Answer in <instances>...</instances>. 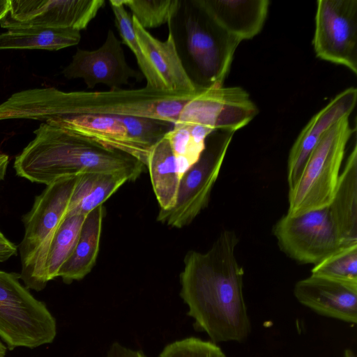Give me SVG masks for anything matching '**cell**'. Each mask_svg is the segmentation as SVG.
I'll list each match as a JSON object with an SVG mask.
<instances>
[{
  "instance_id": "6da1fadb",
  "label": "cell",
  "mask_w": 357,
  "mask_h": 357,
  "mask_svg": "<svg viewBox=\"0 0 357 357\" xmlns=\"http://www.w3.org/2000/svg\"><path fill=\"white\" fill-rule=\"evenodd\" d=\"M238 238L223 230L206 252L190 250L180 275L188 315L215 342H241L250 331L243 296V268L236 257Z\"/></svg>"
},
{
  "instance_id": "7a4b0ae2",
  "label": "cell",
  "mask_w": 357,
  "mask_h": 357,
  "mask_svg": "<svg viewBox=\"0 0 357 357\" xmlns=\"http://www.w3.org/2000/svg\"><path fill=\"white\" fill-rule=\"evenodd\" d=\"M193 94L176 93L144 87L106 91H63L35 88L13 93L7 102L10 119L43 122L61 121L83 114L153 118L175 124Z\"/></svg>"
},
{
  "instance_id": "3957f363",
  "label": "cell",
  "mask_w": 357,
  "mask_h": 357,
  "mask_svg": "<svg viewBox=\"0 0 357 357\" xmlns=\"http://www.w3.org/2000/svg\"><path fill=\"white\" fill-rule=\"evenodd\" d=\"M34 138L15 157L16 174L47 185L64 177L86 173H116L135 181L145 165L121 151L84 138L52 121L40 123Z\"/></svg>"
},
{
  "instance_id": "277c9868",
  "label": "cell",
  "mask_w": 357,
  "mask_h": 357,
  "mask_svg": "<svg viewBox=\"0 0 357 357\" xmlns=\"http://www.w3.org/2000/svg\"><path fill=\"white\" fill-rule=\"evenodd\" d=\"M79 176L61 178L46 185L22 218L24 234L18 246L22 266L20 275L29 289L39 291L47 285L44 271L47 253L67 214Z\"/></svg>"
},
{
  "instance_id": "5b68a950",
  "label": "cell",
  "mask_w": 357,
  "mask_h": 357,
  "mask_svg": "<svg viewBox=\"0 0 357 357\" xmlns=\"http://www.w3.org/2000/svg\"><path fill=\"white\" fill-rule=\"evenodd\" d=\"M190 77L197 88L223 86L241 42L206 11L199 0L181 1Z\"/></svg>"
},
{
  "instance_id": "8992f818",
  "label": "cell",
  "mask_w": 357,
  "mask_h": 357,
  "mask_svg": "<svg viewBox=\"0 0 357 357\" xmlns=\"http://www.w3.org/2000/svg\"><path fill=\"white\" fill-rule=\"evenodd\" d=\"M356 129L344 117L321 137L303 171L289 190L287 215L291 217L328 207L332 202L347 144Z\"/></svg>"
},
{
  "instance_id": "52a82bcc",
  "label": "cell",
  "mask_w": 357,
  "mask_h": 357,
  "mask_svg": "<svg viewBox=\"0 0 357 357\" xmlns=\"http://www.w3.org/2000/svg\"><path fill=\"white\" fill-rule=\"evenodd\" d=\"M20 279L0 270V337L9 350L50 344L56 335L54 317Z\"/></svg>"
},
{
  "instance_id": "ba28073f",
  "label": "cell",
  "mask_w": 357,
  "mask_h": 357,
  "mask_svg": "<svg viewBox=\"0 0 357 357\" xmlns=\"http://www.w3.org/2000/svg\"><path fill=\"white\" fill-rule=\"evenodd\" d=\"M234 134L215 130L208 135L199 159L181 178L174 206L160 211L159 222L181 229L207 207Z\"/></svg>"
},
{
  "instance_id": "9c48e42d",
  "label": "cell",
  "mask_w": 357,
  "mask_h": 357,
  "mask_svg": "<svg viewBox=\"0 0 357 357\" xmlns=\"http://www.w3.org/2000/svg\"><path fill=\"white\" fill-rule=\"evenodd\" d=\"M280 249L303 264H319L342 248L328 207L300 215H283L273 227Z\"/></svg>"
},
{
  "instance_id": "30bf717a",
  "label": "cell",
  "mask_w": 357,
  "mask_h": 357,
  "mask_svg": "<svg viewBox=\"0 0 357 357\" xmlns=\"http://www.w3.org/2000/svg\"><path fill=\"white\" fill-rule=\"evenodd\" d=\"M313 47L317 56L357 73V1H317Z\"/></svg>"
},
{
  "instance_id": "8fae6325",
  "label": "cell",
  "mask_w": 357,
  "mask_h": 357,
  "mask_svg": "<svg viewBox=\"0 0 357 357\" xmlns=\"http://www.w3.org/2000/svg\"><path fill=\"white\" fill-rule=\"evenodd\" d=\"M257 113V107L245 89L221 86L201 90L185 105L175 124L235 132Z\"/></svg>"
},
{
  "instance_id": "7c38bea8",
  "label": "cell",
  "mask_w": 357,
  "mask_h": 357,
  "mask_svg": "<svg viewBox=\"0 0 357 357\" xmlns=\"http://www.w3.org/2000/svg\"><path fill=\"white\" fill-rule=\"evenodd\" d=\"M105 0H10V10L0 22L7 29L40 27L86 29Z\"/></svg>"
},
{
  "instance_id": "4fadbf2b",
  "label": "cell",
  "mask_w": 357,
  "mask_h": 357,
  "mask_svg": "<svg viewBox=\"0 0 357 357\" xmlns=\"http://www.w3.org/2000/svg\"><path fill=\"white\" fill-rule=\"evenodd\" d=\"M62 74L68 79H83L88 89L103 84L111 89H119L128 84L130 79L140 77L139 73L128 64L122 43L111 29L98 49H77Z\"/></svg>"
},
{
  "instance_id": "5bb4252c",
  "label": "cell",
  "mask_w": 357,
  "mask_h": 357,
  "mask_svg": "<svg viewBox=\"0 0 357 357\" xmlns=\"http://www.w3.org/2000/svg\"><path fill=\"white\" fill-rule=\"evenodd\" d=\"M294 294L301 304L319 314L357 322V283L311 274L296 283Z\"/></svg>"
},
{
  "instance_id": "9a60e30c",
  "label": "cell",
  "mask_w": 357,
  "mask_h": 357,
  "mask_svg": "<svg viewBox=\"0 0 357 357\" xmlns=\"http://www.w3.org/2000/svg\"><path fill=\"white\" fill-rule=\"evenodd\" d=\"M356 100V88L351 86L344 89L314 115L303 128L288 157L287 178L289 190L296 183L310 153L324 135L337 121L349 116Z\"/></svg>"
},
{
  "instance_id": "2e32d148",
  "label": "cell",
  "mask_w": 357,
  "mask_h": 357,
  "mask_svg": "<svg viewBox=\"0 0 357 357\" xmlns=\"http://www.w3.org/2000/svg\"><path fill=\"white\" fill-rule=\"evenodd\" d=\"M132 21L137 43L142 52L154 66L165 91L193 94L201 90L188 74L178 54L172 22L168 23L169 33L166 40L161 41L143 28L133 16Z\"/></svg>"
},
{
  "instance_id": "e0dca14e",
  "label": "cell",
  "mask_w": 357,
  "mask_h": 357,
  "mask_svg": "<svg viewBox=\"0 0 357 357\" xmlns=\"http://www.w3.org/2000/svg\"><path fill=\"white\" fill-rule=\"evenodd\" d=\"M211 17L241 41L257 36L268 13V0H199Z\"/></svg>"
},
{
  "instance_id": "ac0fdd59",
  "label": "cell",
  "mask_w": 357,
  "mask_h": 357,
  "mask_svg": "<svg viewBox=\"0 0 357 357\" xmlns=\"http://www.w3.org/2000/svg\"><path fill=\"white\" fill-rule=\"evenodd\" d=\"M342 247L357 245V144L340 172L331 203L328 206Z\"/></svg>"
},
{
  "instance_id": "d6986e66",
  "label": "cell",
  "mask_w": 357,
  "mask_h": 357,
  "mask_svg": "<svg viewBox=\"0 0 357 357\" xmlns=\"http://www.w3.org/2000/svg\"><path fill=\"white\" fill-rule=\"evenodd\" d=\"M103 146L115 149L139 160L145 165L149 150L134 142L123 124L115 116L83 114L61 121H49Z\"/></svg>"
},
{
  "instance_id": "ffe728a7",
  "label": "cell",
  "mask_w": 357,
  "mask_h": 357,
  "mask_svg": "<svg viewBox=\"0 0 357 357\" xmlns=\"http://www.w3.org/2000/svg\"><path fill=\"white\" fill-rule=\"evenodd\" d=\"M145 166L160 211L170 209L175 204L181 176L176 157L165 135L150 147Z\"/></svg>"
},
{
  "instance_id": "44dd1931",
  "label": "cell",
  "mask_w": 357,
  "mask_h": 357,
  "mask_svg": "<svg viewBox=\"0 0 357 357\" xmlns=\"http://www.w3.org/2000/svg\"><path fill=\"white\" fill-rule=\"evenodd\" d=\"M103 214V205H100L86 215L75 249L58 273L66 284L83 279L93 268L99 252Z\"/></svg>"
},
{
  "instance_id": "7402d4cb",
  "label": "cell",
  "mask_w": 357,
  "mask_h": 357,
  "mask_svg": "<svg viewBox=\"0 0 357 357\" xmlns=\"http://www.w3.org/2000/svg\"><path fill=\"white\" fill-rule=\"evenodd\" d=\"M128 177L116 173L81 174L70 198L66 215H86L108 199Z\"/></svg>"
},
{
  "instance_id": "603a6c76",
  "label": "cell",
  "mask_w": 357,
  "mask_h": 357,
  "mask_svg": "<svg viewBox=\"0 0 357 357\" xmlns=\"http://www.w3.org/2000/svg\"><path fill=\"white\" fill-rule=\"evenodd\" d=\"M80 31L73 29L20 27L0 33V50H59L77 45Z\"/></svg>"
},
{
  "instance_id": "cb8c5ba5",
  "label": "cell",
  "mask_w": 357,
  "mask_h": 357,
  "mask_svg": "<svg viewBox=\"0 0 357 357\" xmlns=\"http://www.w3.org/2000/svg\"><path fill=\"white\" fill-rule=\"evenodd\" d=\"M86 215H66L50 245L45 261V275L47 282L58 273L72 255Z\"/></svg>"
},
{
  "instance_id": "d4e9b609",
  "label": "cell",
  "mask_w": 357,
  "mask_h": 357,
  "mask_svg": "<svg viewBox=\"0 0 357 357\" xmlns=\"http://www.w3.org/2000/svg\"><path fill=\"white\" fill-rule=\"evenodd\" d=\"M109 3L122 43L127 45L134 54L139 68L146 80V87L166 91L154 66L142 52L137 43L132 26V17L126 11L122 0H110Z\"/></svg>"
},
{
  "instance_id": "484cf974",
  "label": "cell",
  "mask_w": 357,
  "mask_h": 357,
  "mask_svg": "<svg viewBox=\"0 0 357 357\" xmlns=\"http://www.w3.org/2000/svg\"><path fill=\"white\" fill-rule=\"evenodd\" d=\"M139 24L145 29L172 22L178 13L180 0H122Z\"/></svg>"
},
{
  "instance_id": "4316f807",
  "label": "cell",
  "mask_w": 357,
  "mask_h": 357,
  "mask_svg": "<svg viewBox=\"0 0 357 357\" xmlns=\"http://www.w3.org/2000/svg\"><path fill=\"white\" fill-rule=\"evenodd\" d=\"M311 274L357 283V245L340 248L314 265Z\"/></svg>"
},
{
  "instance_id": "83f0119b",
  "label": "cell",
  "mask_w": 357,
  "mask_h": 357,
  "mask_svg": "<svg viewBox=\"0 0 357 357\" xmlns=\"http://www.w3.org/2000/svg\"><path fill=\"white\" fill-rule=\"evenodd\" d=\"M115 117L126 127L129 137L147 150L173 128L172 125L174 126L167 121L146 116Z\"/></svg>"
},
{
  "instance_id": "f1b7e54d",
  "label": "cell",
  "mask_w": 357,
  "mask_h": 357,
  "mask_svg": "<svg viewBox=\"0 0 357 357\" xmlns=\"http://www.w3.org/2000/svg\"><path fill=\"white\" fill-rule=\"evenodd\" d=\"M172 149L176 157L181 176L199 159L203 151L205 143L201 144L195 140L188 126L175 124L165 134Z\"/></svg>"
},
{
  "instance_id": "f546056e",
  "label": "cell",
  "mask_w": 357,
  "mask_h": 357,
  "mask_svg": "<svg viewBox=\"0 0 357 357\" xmlns=\"http://www.w3.org/2000/svg\"><path fill=\"white\" fill-rule=\"evenodd\" d=\"M158 357H226L215 343L188 337L167 345Z\"/></svg>"
},
{
  "instance_id": "4dcf8cb0",
  "label": "cell",
  "mask_w": 357,
  "mask_h": 357,
  "mask_svg": "<svg viewBox=\"0 0 357 357\" xmlns=\"http://www.w3.org/2000/svg\"><path fill=\"white\" fill-rule=\"evenodd\" d=\"M105 357H146L140 351L132 350L114 342L110 347Z\"/></svg>"
},
{
  "instance_id": "1f68e13d",
  "label": "cell",
  "mask_w": 357,
  "mask_h": 357,
  "mask_svg": "<svg viewBox=\"0 0 357 357\" xmlns=\"http://www.w3.org/2000/svg\"><path fill=\"white\" fill-rule=\"evenodd\" d=\"M18 246L9 241L0 231V263L17 255Z\"/></svg>"
},
{
  "instance_id": "d6a6232c",
  "label": "cell",
  "mask_w": 357,
  "mask_h": 357,
  "mask_svg": "<svg viewBox=\"0 0 357 357\" xmlns=\"http://www.w3.org/2000/svg\"><path fill=\"white\" fill-rule=\"evenodd\" d=\"M8 162V155L0 153V182L2 181L6 176Z\"/></svg>"
},
{
  "instance_id": "836d02e7",
  "label": "cell",
  "mask_w": 357,
  "mask_h": 357,
  "mask_svg": "<svg viewBox=\"0 0 357 357\" xmlns=\"http://www.w3.org/2000/svg\"><path fill=\"white\" fill-rule=\"evenodd\" d=\"M10 10V0H0V22Z\"/></svg>"
},
{
  "instance_id": "e575fe53",
  "label": "cell",
  "mask_w": 357,
  "mask_h": 357,
  "mask_svg": "<svg viewBox=\"0 0 357 357\" xmlns=\"http://www.w3.org/2000/svg\"><path fill=\"white\" fill-rule=\"evenodd\" d=\"M6 354V347L0 341V357H5Z\"/></svg>"
},
{
  "instance_id": "d590c367",
  "label": "cell",
  "mask_w": 357,
  "mask_h": 357,
  "mask_svg": "<svg viewBox=\"0 0 357 357\" xmlns=\"http://www.w3.org/2000/svg\"><path fill=\"white\" fill-rule=\"evenodd\" d=\"M344 357H356V356L351 350L346 349L344 352Z\"/></svg>"
}]
</instances>
